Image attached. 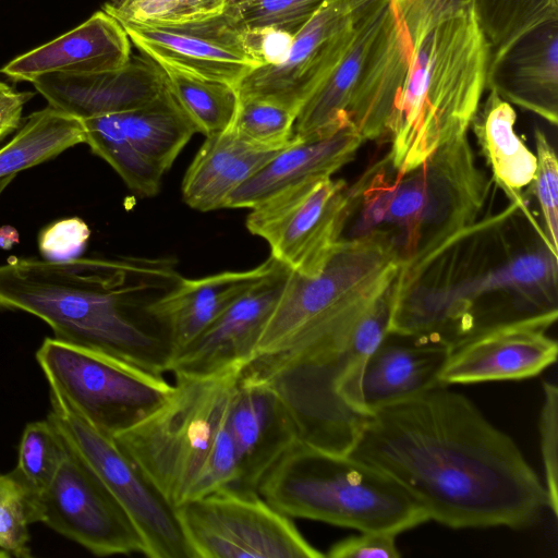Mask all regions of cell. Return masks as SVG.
I'll return each instance as SVG.
<instances>
[{
	"label": "cell",
	"instance_id": "obj_1",
	"mask_svg": "<svg viewBox=\"0 0 558 558\" xmlns=\"http://www.w3.org/2000/svg\"><path fill=\"white\" fill-rule=\"evenodd\" d=\"M350 457L398 482L451 529L533 524L544 484L514 440L464 395L437 385L371 413Z\"/></svg>",
	"mask_w": 558,
	"mask_h": 558
},
{
	"label": "cell",
	"instance_id": "obj_2",
	"mask_svg": "<svg viewBox=\"0 0 558 558\" xmlns=\"http://www.w3.org/2000/svg\"><path fill=\"white\" fill-rule=\"evenodd\" d=\"M489 49L473 0H388L349 121L364 141L412 169L466 134L486 89Z\"/></svg>",
	"mask_w": 558,
	"mask_h": 558
},
{
	"label": "cell",
	"instance_id": "obj_3",
	"mask_svg": "<svg viewBox=\"0 0 558 558\" xmlns=\"http://www.w3.org/2000/svg\"><path fill=\"white\" fill-rule=\"evenodd\" d=\"M510 204L400 266L388 333L451 345L485 328L558 311L557 257L545 233L511 238Z\"/></svg>",
	"mask_w": 558,
	"mask_h": 558
},
{
	"label": "cell",
	"instance_id": "obj_4",
	"mask_svg": "<svg viewBox=\"0 0 558 558\" xmlns=\"http://www.w3.org/2000/svg\"><path fill=\"white\" fill-rule=\"evenodd\" d=\"M134 272L113 259L13 256L0 264V308L36 316L60 341L162 376L171 351L165 336L131 314V294L140 289L131 284Z\"/></svg>",
	"mask_w": 558,
	"mask_h": 558
},
{
	"label": "cell",
	"instance_id": "obj_5",
	"mask_svg": "<svg viewBox=\"0 0 558 558\" xmlns=\"http://www.w3.org/2000/svg\"><path fill=\"white\" fill-rule=\"evenodd\" d=\"M489 186L466 134L405 171L385 156L349 185L341 241L376 240L409 265L478 220Z\"/></svg>",
	"mask_w": 558,
	"mask_h": 558
},
{
	"label": "cell",
	"instance_id": "obj_6",
	"mask_svg": "<svg viewBox=\"0 0 558 558\" xmlns=\"http://www.w3.org/2000/svg\"><path fill=\"white\" fill-rule=\"evenodd\" d=\"M395 283L396 277L345 332L254 357L242 367L240 378L265 384L282 398L301 441L341 454L352 449L369 417L361 398L362 372L388 333Z\"/></svg>",
	"mask_w": 558,
	"mask_h": 558
},
{
	"label": "cell",
	"instance_id": "obj_7",
	"mask_svg": "<svg viewBox=\"0 0 558 558\" xmlns=\"http://www.w3.org/2000/svg\"><path fill=\"white\" fill-rule=\"evenodd\" d=\"M257 493L289 518L359 532L398 535L429 520L412 495L387 474L349 454L301 440L275 463Z\"/></svg>",
	"mask_w": 558,
	"mask_h": 558
},
{
	"label": "cell",
	"instance_id": "obj_8",
	"mask_svg": "<svg viewBox=\"0 0 558 558\" xmlns=\"http://www.w3.org/2000/svg\"><path fill=\"white\" fill-rule=\"evenodd\" d=\"M399 268L384 244L363 239L340 241L316 276L290 270L252 359L347 331L390 284Z\"/></svg>",
	"mask_w": 558,
	"mask_h": 558
},
{
	"label": "cell",
	"instance_id": "obj_9",
	"mask_svg": "<svg viewBox=\"0 0 558 558\" xmlns=\"http://www.w3.org/2000/svg\"><path fill=\"white\" fill-rule=\"evenodd\" d=\"M241 369L205 378L175 375L169 398L113 438L174 508L191 499L206 471Z\"/></svg>",
	"mask_w": 558,
	"mask_h": 558
},
{
	"label": "cell",
	"instance_id": "obj_10",
	"mask_svg": "<svg viewBox=\"0 0 558 558\" xmlns=\"http://www.w3.org/2000/svg\"><path fill=\"white\" fill-rule=\"evenodd\" d=\"M36 360L50 390L111 438L153 413L173 391L161 375L56 338L43 341Z\"/></svg>",
	"mask_w": 558,
	"mask_h": 558
},
{
	"label": "cell",
	"instance_id": "obj_11",
	"mask_svg": "<svg viewBox=\"0 0 558 558\" xmlns=\"http://www.w3.org/2000/svg\"><path fill=\"white\" fill-rule=\"evenodd\" d=\"M177 509L194 558H322L257 492L222 488Z\"/></svg>",
	"mask_w": 558,
	"mask_h": 558
},
{
	"label": "cell",
	"instance_id": "obj_12",
	"mask_svg": "<svg viewBox=\"0 0 558 558\" xmlns=\"http://www.w3.org/2000/svg\"><path fill=\"white\" fill-rule=\"evenodd\" d=\"M50 404L47 417L123 507L141 534L144 555L149 558H194L177 509L114 439L90 426L51 390Z\"/></svg>",
	"mask_w": 558,
	"mask_h": 558
},
{
	"label": "cell",
	"instance_id": "obj_13",
	"mask_svg": "<svg viewBox=\"0 0 558 558\" xmlns=\"http://www.w3.org/2000/svg\"><path fill=\"white\" fill-rule=\"evenodd\" d=\"M349 185L331 178L284 189L253 208L247 230L264 239L270 256L305 277L322 271L341 241Z\"/></svg>",
	"mask_w": 558,
	"mask_h": 558
},
{
	"label": "cell",
	"instance_id": "obj_14",
	"mask_svg": "<svg viewBox=\"0 0 558 558\" xmlns=\"http://www.w3.org/2000/svg\"><path fill=\"white\" fill-rule=\"evenodd\" d=\"M32 510L34 523L46 524L96 556L144 555L141 534L123 507L70 446L51 483L33 498Z\"/></svg>",
	"mask_w": 558,
	"mask_h": 558
},
{
	"label": "cell",
	"instance_id": "obj_15",
	"mask_svg": "<svg viewBox=\"0 0 558 558\" xmlns=\"http://www.w3.org/2000/svg\"><path fill=\"white\" fill-rule=\"evenodd\" d=\"M354 34L355 17L344 1L325 0L294 35L281 63L256 68L236 85L239 98L276 102L298 117L340 61Z\"/></svg>",
	"mask_w": 558,
	"mask_h": 558
},
{
	"label": "cell",
	"instance_id": "obj_16",
	"mask_svg": "<svg viewBox=\"0 0 558 558\" xmlns=\"http://www.w3.org/2000/svg\"><path fill=\"white\" fill-rule=\"evenodd\" d=\"M119 23L142 54L159 65L234 87L262 66L247 49L242 31L225 11L178 24Z\"/></svg>",
	"mask_w": 558,
	"mask_h": 558
},
{
	"label": "cell",
	"instance_id": "obj_17",
	"mask_svg": "<svg viewBox=\"0 0 558 558\" xmlns=\"http://www.w3.org/2000/svg\"><path fill=\"white\" fill-rule=\"evenodd\" d=\"M558 311L485 328L449 345L438 375L441 385L518 380L537 376L557 359L547 331Z\"/></svg>",
	"mask_w": 558,
	"mask_h": 558
},
{
	"label": "cell",
	"instance_id": "obj_18",
	"mask_svg": "<svg viewBox=\"0 0 558 558\" xmlns=\"http://www.w3.org/2000/svg\"><path fill=\"white\" fill-rule=\"evenodd\" d=\"M289 272L277 262L172 359L168 372L205 378L242 368L254 355Z\"/></svg>",
	"mask_w": 558,
	"mask_h": 558
},
{
	"label": "cell",
	"instance_id": "obj_19",
	"mask_svg": "<svg viewBox=\"0 0 558 558\" xmlns=\"http://www.w3.org/2000/svg\"><path fill=\"white\" fill-rule=\"evenodd\" d=\"M228 426L238 463V477L230 488L241 490L257 492L269 470L300 440L282 398L271 387L243 380L240 375L229 404Z\"/></svg>",
	"mask_w": 558,
	"mask_h": 558
},
{
	"label": "cell",
	"instance_id": "obj_20",
	"mask_svg": "<svg viewBox=\"0 0 558 558\" xmlns=\"http://www.w3.org/2000/svg\"><path fill=\"white\" fill-rule=\"evenodd\" d=\"M32 84L50 107L80 120L138 108L167 87L162 68L142 54L122 68L93 74L48 73Z\"/></svg>",
	"mask_w": 558,
	"mask_h": 558
},
{
	"label": "cell",
	"instance_id": "obj_21",
	"mask_svg": "<svg viewBox=\"0 0 558 558\" xmlns=\"http://www.w3.org/2000/svg\"><path fill=\"white\" fill-rule=\"evenodd\" d=\"M131 40L106 11L52 41L10 61L1 73L16 82H33L48 73L93 74L113 71L131 59Z\"/></svg>",
	"mask_w": 558,
	"mask_h": 558
},
{
	"label": "cell",
	"instance_id": "obj_22",
	"mask_svg": "<svg viewBox=\"0 0 558 558\" xmlns=\"http://www.w3.org/2000/svg\"><path fill=\"white\" fill-rule=\"evenodd\" d=\"M486 88L557 125L558 19L522 35L490 64Z\"/></svg>",
	"mask_w": 558,
	"mask_h": 558
},
{
	"label": "cell",
	"instance_id": "obj_23",
	"mask_svg": "<svg viewBox=\"0 0 558 558\" xmlns=\"http://www.w3.org/2000/svg\"><path fill=\"white\" fill-rule=\"evenodd\" d=\"M364 140L352 124L333 132L298 137L233 191L225 208H253L293 185L331 178L351 162Z\"/></svg>",
	"mask_w": 558,
	"mask_h": 558
},
{
	"label": "cell",
	"instance_id": "obj_24",
	"mask_svg": "<svg viewBox=\"0 0 558 558\" xmlns=\"http://www.w3.org/2000/svg\"><path fill=\"white\" fill-rule=\"evenodd\" d=\"M276 263L270 256L248 270L181 279L169 292L149 303L145 311L162 327L171 361Z\"/></svg>",
	"mask_w": 558,
	"mask_h": 558
},
{
	"label": "cell",
	"instance_id": "obj_25",
	"mask_svg": "<svg viewBox=\"0 0 558 558\" xmlns=\"http://www.w3.org/2000/svg\"><path fill=\"white\" fill-rule=\"evenodd\" d=\"M449 345L387 333L368 356L361 378L365 411H374L423 393L439 385Z\"/></svg>",
	"mask_w": 558,
	"mask_h": 558
},
{
	"label": "cell",
	"instance_id": "obj_26",
	"mask_svg": "<svg viewBox=\"0 0 558 558\" xmlns=\"http://www.w3.org/2000/svg\"><path fill=\"white\" fill-rule=\"evenodd\" d=\"M387 1L373 0L351 12L355 17L354 37L330 74L300 109L294 136L325 134L351 124L349 108Z\"/></svg>",
	"mask_w": 558,
	"mask_h": 558
},
{
	"label": "cell",
	"instance_id": "obj_27",
	"mask_svg": "<svg viewBox=\"0 0 558 558\" xmlns=\"http://www.w3.org/2000/svg\"><path fill=\"white\" fill-rule=\"evenodd\" d=\"M280 150L254 146L230 129L207 136L184 174L183 201L199 211L225 208L230 194Z\"/></svg>",
	"mask_w": 558,
	"mask_h": 558
},
{
	"label": "cell",
	"instance_id": "obj_28",
	"mask_svg": "<svg viewBox=\"0 0 558 558\" xmlns=\"http://www.w3.org/2000/svg\"><path fill=\"white\" fill-rule=\"evenodd\" d=\"M517 113L508 101L489 89L471 125L493 180L510 204L526 206L522 189L530 185L536 170V155L514 131Z\"/></svg>",
	"mask_w": 558,
	"mask_h": 558
},
{
	"label": "cell",
	"instance_id": "obj_29",
	"mask_svg": "<svg viewBox=\"0 0 558 558\" xmlns=\"http://www.w3.org/2000/svg\"><path fill=\"white\" fill-rule=\"evenodd\" d=\"M111 114L134 149L163 173L197 132L168 87L138 108Z\"/></svg>",
	"mask_w": 558,
	"mask_h": 558
},
{
	"label": "cell",
	"instance_id": "obj_30",
	"mask_svg": "<svg viewBox=\"0 0 558 558\" xmlns=\"http://www.w3.org/2000/svg\"><path fill=\"white\" fill-rule=\"evenodd\" d=\"M84 142L82 120L48 106L29 114L0 148V178L16 175Z\"/></svg>",
	"mask_w": 558,
	"mask_h": 558
},
{
	"label": "cell",
	"instance_id": "obj_31",
	"mask_svg": "<svg viewBox=\"0 0 558 558\" xmlns=\"http://www.w3.org/2000/svg\"><path fill=\"white\" fill-rule=\"evenodd\" d=\"M160 66L168 89L198 133L207 137L231 126L240 101L234 86L171 66Z\"/></svg>",
	"mask_w": 558,
	"mask_h": 558
},
{
	"label": "cell",
	"instance_id": "obj_32",
	"mask_svg": "<svg viewBox=\"0 0 558 558\" xmlns=\"http://www.w3.org/2000/svg\"><path fill=\"white\" fill-rule=\"evenodd\" d=\"M85 143L109 163L134 193L150 197L160 190L163 172L142 157L119 130L112 114L82 120Z\"/></svg>",
	"mask_w": 558,
	"mask_h": 558
},
{
	"label": "cell",
	"instance_id": "obj_33",
	"mask_svg": "<svg viewBox=\"0 0 558 558\" xmlns=\"http://www.w3.org/2000/svg\"><path fill=\"white\" fill-rule=\"evenodd\" d=\"M489 49V65L522 35L558 19V0H473Z\"/></svg>",
	"mask_w": 558,
	"mask_h": 558
},
{
	"label": "cell",
	"instance_id": "obj_34",
	"mask_svg": "<svg viewBox=\"0 0 558 558\" xmlns=\"http://www.w3.org/2000/svg\"><path fill=\"white\" fill-rule=\"evenodd\" d=\"M68 452V442L48 417L31 422L23 430L17 463L10 473L34 498L51 483Z\"/></svg>",
	"mask_w": 558,
	"mask_h": 558
},
{
	"label": "cell",
	"instance_id": "obj_35",
	"mask_svg": "<svg viewBox=\"0 0 558 558\" xmlns=\"http://www.w3.org/2000/svg\"><path fill=\"white\" fill-rule=\"evenodd\" d=\"M295 120L296 113L276 102L244 98L229 129L254 146L280 150L293 141Z\"/></svg>",
	"mask_w": 558,
	"mask_h": 558
},
{
	"label": "cell",
	"instance_id": "obj_36",
	"mask_svg": "<svg viewBox=\"0 0 558 558\" xmlns=\"http://www.w3.org/2000/svg\"><path fill=\"white\" fill-rule=\"evenodd\" d=\"M325 0H228L225 12L241 31L275 28L295 35Z\"/></svg>",
	"mask_w": 558,
	"mask_h": 558
},
{
	"label": "cell",
	"instance_id": "obj_37",
	"mask_svg": "<svg viewBox=\"0 0 558 558\" xmlns=\"http://www.w3.org/2000/svg\"><path fill=\"white\" fill-rule=\"evenodd\" d=\"M228 0H111L104 11L118 22L178 24L221 13Z\"/></svg>",
	"mask_w": 558,
	"mask_h": 558
},
{
	"label": "cell",
	"instance_id": "obj_38",
	"mask_svg": "<svg viewBox=\"0 0 558 558\" xmlns=\"http://www.w3.org/2000/svg\"><path fill=\"white\" fill-rule=\"evenodd\" d=\"M33 496L11 473L5 474L0 487V549L9 557L28 558V526L34 523Z\"/></svg>",
	"mask_w": 558,
	"mask_h": 558
},
{
	"label": "cell",
	"instance_id": "obj_39",
	"mask_svg": "<svg viewBox=\"0 0 558 558\" xmlns=\"http://www.w3.org/2000/svg\"><path fill=\"white\" fill-rule=\"evenodd\" d=\"M536 148V170L529 187L541 207L544 232L553 248L558 254V161L554 147L544 132L534 131Z\"/></svg>",
	"mask_w": 558,
	"mask_h": 558
},
{
	"label": "cell",
	"instance_id": "obj_40",
	"mask_svg": "<svg viewBox=\"0 0 558 558\" xmlns=\"http://www.w3.org/2000/svg\"><path fill=\"white\" fill-rule=\"evenodd\" d=\"M539 414V445L544 466L547 507L558 514V389L553 383L543 384Z\"/></svg>",
	"mask_w": 558,
	"mask_h": 558
},
{
	"label": "cell",
	"instance_id": "obj_41",
	"mask_svg": "<svg viewBox=\"0 0 558 558\" xmlns=\"http://www.w3.org/2000/svg\"><path fill=\"white\" fill-rule=\"evenodd\" d=\"M90 230L81 218L73 217L50 223L38 236L44 259L63 262L78 257L85 250Z\"/></svg>",
	"mask_w": 558,
	"mask_h": 558
},
{
	"label": "cell",
	"instance_id": "obj_42",
	"mask_svg": "<svg viewBox=\"0 0 558 558\" xmlns=\"http://www.w3.org/2000/svg\"><path fill=\"white\" fill-rule=\"evenodd\" d=\"M397 534L390 532H361L335 543L325 554L330 558H398Z\"/></svg>",
	"mask_w": 558,
	"mask_h": 558
},
{
	"label": "cell",
	"instance_id": "obj_43",
	"mask_svg": "<svg viewBox=\"0 0 558 558\" xmlns=\"http://www.w3.org/2000/svg\"><path fill=\"white\" fill-rule=\"evenodd\" d=\"M242 33L247 49L262 65L281 63L287 58L294 37L275 28L242 31Z\"/></svg>",
	"mask_w": 558,
	"mask_h": 558
},
{
	"label": "cell",
	"instance_id": "obj_44",
	"mask_svg": "<svg viewBox=\"0 0 558 558\" xmlns=\"http://www.w3.org/2000/svg\"><path fill=\"white\" fill-rule=\"evenodd\" d=\"M32 96V93L15 90L0 80V116L12 111H23Z\"/></svg>",
	"mask_w": 558,
	"mask_h": 558
},
{
	"label": "cell",
	"instance_id": "obj_45",
	"mask_svg": "<svg viewBox=\"0 0 558 558\" xmlns=\"http://www.w3.org/2000/svg\"><path fill=\"white\" fill-rule=\"evenodd\" d=\"M22 114L23 111H12L0 116V142L20 128Z\"/></svg>",
	"mask_w": 558,
	"mask_h": 558
},
{
	"label": "cell",
	"instance_id": "obj_46",
	"mask_svg": "<svg viewBox=\"0 0 558 558\" xmlns=\"http://www.w3.org/2000/svg\"><path fill=\"white\" fill-rule=\"evenodd\" d=\"M347 4L350 12H354L366 4L371 3L373 0H343Z\"/></svg>",
	"mask_w": 558,
	"mask_h": 558
},
{
	"label": "cell",
	"instance_id": "obj_47",
	"mask_svg": "<svg viewBox=\"0 0 558 558\" xmlns=\"http://www.w3.org/2000/svg\"><path fill=\"white\" fill-rule=\"evenodd\" d=\"M14 178H15V174L0 178V197L3 194V192L5 191V189L13 181Z\"/></svg>",
	"mask_w": 558,
	"mask_h": 558
},
{
	"label": "cell",
	"instance_id": "obj_48",
	"mask_svg": "<svg viewBox=\"0 0 558 558\" xmlns=\"http://www.w3.org/2000/svg\"><path fill=\"white\" fill-rule=\"evenodd\" d=\"M4 476H5V474H0V487H1L2 483H3V481H4Z\"/></svg>",
	"mask_w": 558,
	"mask_h": 558
},
{
	"label": "cell",
	"instance_id": "obj_49",
	"mask_svg": "<svg viewBox=\"0 0 558 558\" xmlns=\"http://www.w3.org/2000/svg\"><path fill=\"white\" fill-rule=\"evenodd\" d=\"M9 557L3 550L0 549V558Z\"/></svg>",
	"mask_w": 558,
	"mask_h": 558
}]
</instances>
